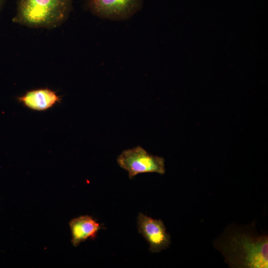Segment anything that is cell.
I'll return each instance as SVG.
<instances>
[{
  "label": "cell",
  "mask_w": 268,
  "mask_h": 268,
  "mask_svg": "<svg viewBox=\"0 0 268 268\" xmlns=\"http://www.w3.org/2000/svg\"><path fill=\"white\" fill-rule=\"evenodd\" d=\"M214 247L233 268H268V236L257 232L255 222L228 226L213 242Z\"/></svg>",
  "instance_id": "obj_1"
},
{
  "label": "cell",
  "mask_w": 268,
  "mask_h": 268,
  "mask_svg": "<svg viewBox=\"0 0 268 268\" xmlns=\"http://www.w3.org/2000/svg\"><path fill=\"white\" fill-rule=\"evenodd\" d=\"M117 161L120 167L128 172L130 179L140 173L163 175L165 172L164 159L149 153L140 146L123 150Z\"/></svg>",
  "instance_id": "obj_3"
},
{
  "label": "cell",
  "mask_w": 268,
  "mask_h": 268,
  "mask_svg": "<svg viewBox=\"0 0 268 268\" xmlns=\"http://www.w3.org/2000/svg\"><path fill=\"white\" fill-rule=\"evenodd\" d=\"M71 243L74 247L88 239H95L101 226L91 216L82 215L71 219L69 223Z\"/></svg>",
  "instance_id": "obj_6"
},
{
  "label": "cell",
  "mask_w": 268,
  "mask_h": 268,
  "mask_svg": "<svg viewBox=\"0 0 268 268\" xmlns=\"http://www.w3.org/2000/svg\"><path fill=\"white\" fill-rule=\"evenodd\" d=\"M18 99L27 108L36 111L47 110L60 100L56 93L48 88L29 91L23 95L19 97Z\"/></svg>",
  "instance_id": "obj_7"
},
{
  "label": "cell",
  "mask_w": 268,
  "mask_h": 268,
  "mask_svg": "<svg viewBox=\"0 0 268 268\" xmlns=\"http://www.w3.org/2000/svg\"><path fill=\"white\" fill-rule=\"evenodd\" d=\"M137 224L138 232L148 243L151 252L159 253L169 246L170 236L166 232L161 220L153 219L139 213Z\"/></svg>",
  "instance_id": "obj_5"
},
{
  "label": "cell",
  "mask_w": 268,
  "mask_h": 268,
  "mask_svg": "<svg viewBox=\"0 0 268 268\" xmlns=\"http://www.w3.org/2000/svg\"><path fill=\"white\" fill-rule=\"evenodd\" d=\"M71 0H19L13 22L34 28H53L67 17Z\"/></svg>",
  "instance_id": "obj_2"
},
{
  "label": "cell",
  "mask_w": 268,
  "mask_h": 268,
  "mask_svg": "<svg viewBox=\"0 0 268 268\" xmlns=\"http://www.w3.org/2000/svg\"><path fill=\"white\" fill-rule=\"evenodd\" d=\"M143 0H89V6L97 16L121 20L131 17L140 8Z\"/></svg>",
  "instance_id": "obj_4"
},
{
  "label": "cell",
  "mask_w": 268,
  "mask_h": 268,
  "mask_svg": "<svg viewBox=\"0 0 268 268\" xmlns=\"http://www.w3.org/2000/svg\"><path fill=\"white\" fill-rule=\"evenodd\" d=\"M4 0H0V11L3 3Z\"/></svg>",
  "instance_id": "obj_8"
}]
</instances>
